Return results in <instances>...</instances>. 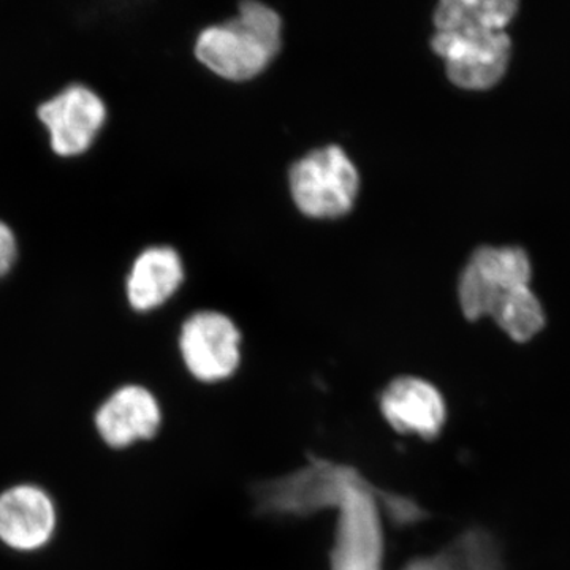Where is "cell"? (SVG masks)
Here are the masks:
<instances>
[{"label": "cell", "mask_w": 570, "mask_h": 570, "mask_svg": "<svg viewBox=\"0 0 570 570\" xmlns=\"http://www.w3.org/2000/svg\"><path fill=\"white\" fill-rule=\"evenodd\" d=\"M431 47L445 61L450 80L460 88L487 89L508 69L510 39L497 29L436 31Z\"/></svg>", "instance_id": "4"}, {"label": "cell", "mask_w": 570, "mask_h": 570, "mask_svg": "<svg viewBox=\"0 0 570 570\" xmlns=\"http://www.w3.org/2000/svg\"><path fill=\"white\" fill-rule=\"evenodd\" d=\"M530 279V258L520 247H480L461 275V309L471 321L493 317L512 340L527 343L546 325Z\"/></svg>", "instance_id": "1"}, {"label": "cell", "mask_w": 570, "mask_h": 570, "mask_svg": "<svg viewBox=\"0 0 570 570\" xmlns=\"http://www.w3.org/2000/svg\"><path fill=\"white\" fill-rule=\"evenodd\" d=\"M453 560L461 570H504L497 543L482 532L469 534L460 543Z\"/></svg>", "instance_id": "12"}, {"label": "cell", "mask_w": 570, "mask_h": 570, "mask_svg": "<svg viewBox=\"0 0 570 570\" xmlns=\"http://www.w3.org/2000/svg\"><path fill=\"white\" fill-rule=\"evenodd\" d=\"M39 119L50 134L52 151L73 157L91 148L107 119V107L88 86L71 85L40 105Z\"/></svg>", "instance_id": "5"}, {"label": "cell", "mask_w": 570, "mask_h": 570, "mask_svg": "<svg viewBox=\"0 0 570 570\" xmlns=\"http://www.w3.org/2000/svg\"><path fill=\"white\" fill-rule=\"evenodd\" d=\"M179 346L186 366L200 381H223L239 363L238 328L224 314L206 311L187 318Z\"/></svg>", "instance_id": "6"}, {"label": "cell", "mask_w": 570, "mask_h": 570, "mask_svg": "<svg viewBox=\"0 0 570 570\" xmlns=\"http://www.w3.org/2000/svg\"><path fill=\"white\" fill-rule=\"evenodd\" d=\"M519 3L510 0H444L434 11L438 31L497 29L512 20Z\"/></svg>", "instance_id": "11"}, {"label": "cell", "mask_w": 570, "mask_h": 570, "mask_svg": "<svg viewBox=\"0 0 570 570\" xmlns=\"http://www.w3.org/2000/svg\"><path fill=\"white\" fill-rule=\"evenodd\" d=\"M179 254L167 246L149 247L138 255L127 277V296L137 311L164 305L183 283Z\"/></svg>", "instance_id": "10"}, {"label": "cell", "mask_w": 570, "mask_h": 570, "mask_svg": "<svg viewBox=\"0 0 570 570\" xmlns=\"http://www.w3.org/2000/svg\"><path fill=\"white\" fill-rule=\"evenodd\" d=\"M97 430L111 448L151 439L160 425V409L148 390L129 385L112 393L97 412Z\"/></svg>", "instance_id": "8"}, {"label": "cell", "mask_w": 570, "mask_h": 570, "mask_svg": "<svg viewBox=\"0 0 570 570\" xmlns=\"http://www.w3.org/2000/svg\"><path fill=\"white\" fill-rule=\"evenodd\" d=\"M381 406L385 419L406 433L431 439L444 426V397L422 379H396L382 395Z\"/></svg>", "instance_id": "9"}, {"label": "cell", "mask_w": 570, "mask_h": 570, "mask_svg": "<svg viewBox=\"0 0 570 570\" xmlns=\"http://www.w3.org/2000/svg\"><path fill=\"white\" fill-rule=\"evenodd\" d=\"M291 190L299 212L317 219L351 212L358 194V171L340 146L307 154L291 170Z\"/></svg>", "instance_id": "3"}, {"label": "cell", "mask_w": 570, "mask_h": 570, "mask_svg": "<svg viewBox=\"0 0 570 570\" xmlns=\"http://www.w3.org/2000/svg\"><path fill=\"white\" fill-rule=\"evenodd\" d=\"M18 255V243L13 230L0 220V277L7 276L13 268Z\"/></svg>", "instance_id": "13"}, {"label": "cell", "mask_w": 570, "mask_h": 570, "mask_svg": "<svg viewBox=\"0 0 570 570\" xmlns=\"http://www.w3.org/2000/svg\"><path fill=\"white\" fill-rule=\"evenodd\" d=\"M452 558V557H450ZM422 570H461L459 568V564H456L455 560H450V561H442V562H439V564H431V566H428V568H423Z\"/></svg>", "instance_id": "14"}, {"label": "cell", "mask_w": 570, "mask_h": 570, "mask_svg": "<svg viewBox=\"0 0 570 570\" xmlns=\"http://www.w3.org/2000/svg\"><path fill=\"white\" fill-rule=\"evenodd\" d=\"M55 527V505L37 487L18 485L0 494V540L11 549H40Z\"/></svg>", "instance_id": "7"}, {"label": "cell", "mask_w": 570, "mask_h": 570, "mask_svg": "<svg viewBox=\"0 0 570 570\" xmlns=\"http://www.w3.org/2000/svg\"><path fill=\"white\" fill-rule=\"evenodd\" d=\"M281 28L275 10L249 0L239 6L232 20L205 29L195 45V55L225 80H250L279 52Z\"/></svg>", "instance_id": "2"}]
</instances>
